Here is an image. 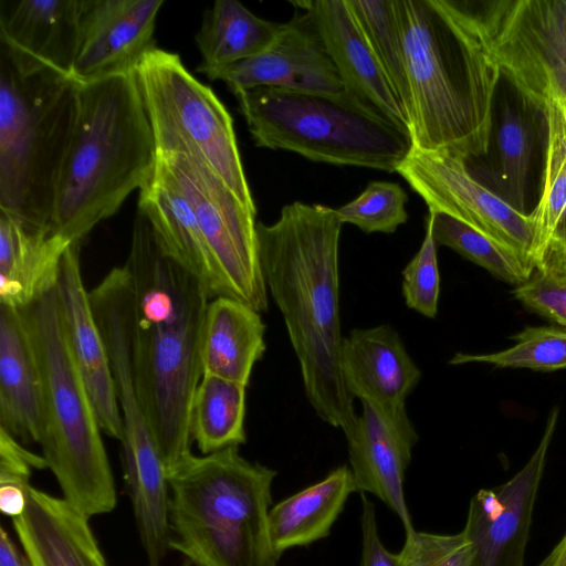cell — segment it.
Masks as SVG:
<instances>
[{
    "mask_svg": "<svg viewBox=\"0 0 566 566\" xmlns=\"http://www.w3.org/2000/svg\"><path fill=\"white\" fill-rule=\"evenodd\" d=\"M124 265L134 296L135 384L168 474L191 452V406L202 377L201 331L211 296L199 279L161 250L139 212Z\"/></svg>",
    "mask_w": 566,
    "mask_h": 566,
    "instance_id": "1",
    "label": "cell"
},
{
    "mask_svg": "<svg viewBox=\"0 0 566 566\" xmlns=\"http://www.w3.org/2000/svg\"><path fill=\"white\" fill-rule=\"evenodd\" d=\"M336 209L294 201L272 224L256 222L268 292L281 311L298 358L305 395L317 416L345 437L358 416L340 368Z\"/></svg>",
    "mask_w": 566,
    "mask_h": 566,
    "instance_id": "2",
    "label": "cell"
},
{
    "mask_svg": "<svg viewBox=\"0 0 566 566\" xmlns=\"http://www.w3.org/2000/svg\"><path fill=\"white\" fill-rule=\"evenodd\" d=\"M406 52L413 147L468 163L485 155L501 72L473 3L394 0Z\"/></svg>",
    "mask_w": 566,
    "mask_h": 566,
    "instance_id": "3",
    "label": "cell"
},
{
    "mask_svg": "<svg viewBox=\"0 0 566 566\" xmlns=\"http://www.w3.org/2000/svg\"><path fill=\"white\" fill-rule=\"evenodd\" d=\"M156 164L135 73L78 84L77 117L57 178L51 233L82 242L146 185Z\"/></svg>",
    "mask_w": 566,
    "mask_h": 566,
    "instance_id": "4",
    "label": "cell"
},
{
    "mask_svg": "<svg viewBox=\"0 0 566 566\" xmlns=\"http://www.w3.org/2000/svg\"><path fill=\"white\" fill-rule=\"evenodd\" d=\"M276 473L238 447L190 452L167 474L169 548L197 566H277L269 527Z\"/></svg>",
    "mask_w": 566,
    "mask_h": 566,
    "instance_id": "5",
    "label": "cell"
},
{
    "mask_svg": "<svg viewBox=\"0 0 566 566\" xmlns=\"http://www.w3.org/2000/svg\"><path fill=\"white\" fill-rule=\"evenodd\" d=\"M78 83L0 42V211L50 231Z\"/></svg>",
    "mask_w": 566,
    "mask_h": 566,
    "instance_id": "6",
    "label": "cell"
},
{
    "mask_svg": "<svg viewBox=\"0 0 566 566\" xmlns=\"http://www.w3.org/2000/svg\"><path fill=\"white\" fill-rule=\"evenodd\" d=\"M42 377L39 444L66 500L87 517L116 506L97 415L66 342L56 284L23 308Z\"/></svg>",
    "mask_w": 566,
    "mask_h": 566,
    "instance_id": "7",
    "label": "cell"
},
{
    "mask_svg": "<svg viewBox=\"0 0 566 566\" xmlns=\"http://www.w3.org/2000/svg\"><path fill=\"white\" fill-rule=\"evenodd\" d=\"M234 95L258 147L386 172H397L413 147L408 130L347 92L260 86Z\"/></svg>",
    "mask_w": 566,
    "mask_h": 566,
    "instance_id": "8",
    "label": "cell"
},
{
    "mask_svg": "<svg viewBox=\"0 0 566 566\" xmlns=\"http://www.w3.org/2000/svg\"><path fill=\"white\" fill-rule=\"evenodd\" d=\"M135 76L157 155L199 157L256 213L233 119L214 92L186 69L177 53L157 46L143 57Z\"/></svg>",
    "mask_w": 566,
    "mask_h": 566,
    "instance_id": "9",
    "label": "cell"
},
{
    "mask_svg": "<svg viewBox=\"0 0 566 566\" xmlns=\"http://www.w3.org/2000/svg\"><path fill=\"white\" fill-rule=\"evenodd\" d=\"M475 8L501 75L530 108L566 104V0H493Z\"/></svg>",
    "mask_w": 566,
    "mask_h": 566,
    "instance_id": "10",
    "label": "cell"
},
{
    "mask_svg": "<svg viewBox=\"0 0 566 566\" xmlns=\"http://www.w3.org/2000/svg\"><path fill=\"white\" fill-rule=\"evenodd\" d=\"M157 156L167 164L187 198L229 297L265 312L269 292L259 258L256 213L199 157Z\"/></svg>",
    "mask_w": 566,
    "mask_h": 566,
    "instance_id": "11",
    "label": "cell"
},
{
    "mask_svg": "<svg viewBox=\"0 0 566 566\" xmlns=\"http://www.w3.org/2000/svg\"><path fill=\"white\" fill-rule=\"evenodd\" d=\"M397 172L428 206L490 237L511 251L532 275L533 228L528 213L510 206L479 182L467 161L412 147Z\"/></svg>",
    "mask_w": 566,
    "mask_h": 566,
    "instance_id": "12",
    "label": "cell"
},
{
    "mask_svg": "<svg viewBox=\"0 0 566 566\" xmlns=\"http://www.w3.org/2000/svg\"><path fill=\"white\" fill-rule=\"evenodd\" d=\"M557 420L555 407L526 464L505 483L481 489L471 497L463 532L474 549L473 566H524L535 501Z\"/></svg>",
    "mask_w": 566,
    "mask_h": 566,
    "instance_id": "13",
    "label": "cell"
},
{
    "mask_svg": "<svg viewBox=\"0 0 566 566\" xmlns=\"http://www.w3.org/2000/svg\"><path fill=\"white\" fill-rule=\"evenodd\" d=\"M340 368L345 385L394 432L413 442L418 434L408 418L406 399L421 371L389 325L353 329L343 338Z\"/></svg>",
    "mask_w": 566,
    "mask_h": 566,
    "instance_id": "14",
    "label": "cell"
},
{
    "mask_svg": "<svg viewBox=\"0 0 566 566\" xmlns=\"http://www.w3.org/2000/svg\"><path fill=\"white\" fill-rule=\"evenodd\" d=\"M222 81L233 94L260 86L343 94L344 83L308 11L281 23L274 42L262 53L207 76Z\"/></svg>",
    "mask_w": 566,
    "mask_h": 566,
    "instance_id": "15",
    "label": "cell"
},
{
    "mask_svg": "<svg viewBox=\"0 0 566 566\" xmlns=\"http://www.w3.org/2000/svg\"><path fill=\"white\" fill-rule=\"evenodd\" d=\"M164 0H83L81 36L71 77L77 82L135 73L155 48Z\"/></svg>",
    "mask_w": 566,
    "mask_h": 566,
    "instance_id": "16",
    "label": "cell"
},
{
    "mask_svg": "<svg viewBox=\"0 0 566 566\" xmlns=\"http://www.w3.org/2000/svg\"><path fill=\"white\" fill-rule=\"evenodd\" d=\"M81 242L66 249L56 287L64 334L86 385L103 432L122 442L124 426L117 402L109 356L97 325L80 262Z\"/></svg>",
    "mask_w": 566,
    "mask_h": 566,
    "instance_id": "17",
    "label": "cell"
},
{
    "mask_svg": "<svg viewBox=\"0 0 566 566\" xmlns=\"http://www.w3.org/2000/svg\"><path fill=\"white\" fill-rule=\"evenodd\" d=\"M308 11L347 93L409 130L401 111L347 0L294 2Z\"/></svg>",
    "mask_w": 566,
    "mask_h": 566,
    "instance_id": "18",
    "label": "cell"
},
{
    "mask_svg": "<svg viewBox=\"0 0 566 566\" xmlns=\"http://www.w3.org/2000/svg\"><path fill=\"white\" fill-rule=\"evenodd\" d=\"M161 250L199 279L212 298L229 297L195 213L167 164L157 156L153 176L139 190L138 211Z\"/></svg>",
    "mask_w": 566,
    "mask_h": 566,
    "instance_id": "19",
    "label": "cell"
},
{
    "mask_svg": "<svg viewBox=\"0 0 566 566\" xmlns=\"http://www.w3.org/2000/svg\"><path fill=\"white\" fill-rule=\"evenodd\" d=\"M88 518L63 497L29 485L25 509L12 524L32 566H107Z\"/></svg>",
    "mask_w": 566,
    "mask_h": 566,
    "instance_id": "20",
    "label": "cell"
},
{
    "mask_svg": "<svg viewBox=\"0 0 566 566\" xmlns=\"http://www.w3.org/2000/svg\"><path fill=\"white\" fill-rule=\"evenodd\" d=\"M83 0H0V42L71 76Z\"/></svg>",
    "mask_w": 566,
    "mask_h": 566,
    "instance_id": "21",
    "label": "cell"
},
{
    "mask_svg": "<svg viewBox=\"0 0 566 566\" xmlns=\"http://www.w3.org/2000/svg\"><path fill=\"white\" fill-rule=\"evenodd\" d=\"M42 377L19 308L0 304V428L21 443L39 442Z\"/></svg>",
    "mask_w": 566,
    "mask_h": 566,
    "instance_id": "22",
    "label": "cell"
},
{
    "mask_svg": "<svg viewBox=\"0 0 566 566\" xmlns=\"http://www.w3.org/2000/svg\"><path fill=\"white\" fill-rule=\"evenodd\" d=\"M346 440L356 491L384 502L400 518L405 533L415 530L403 489L415 443L390 430L365 403Z\"/></svg>",
    "mask_w": 566,
    "mask_h": 566,
    "instance_id": "23",
    "label": "cell"
},
{
    "mask_svg": "<svg viewBox=\"0 0 566 566\" xmlns=\"http://www.w3.org/2000/svg\"><path fill=\"white\" fill-rule=\"evenodd\" d=\"M71 243L0 211V304L23 308L54 286Z\"/></svg>",
    "mask_w": 566,
    "mask_h": 566,
    "instance_id": "24",
    "label": "cell"
},
{
    "mask_svg": "<svg viewBox=\"0 0 566 566\" xmlns=\"http://www.w3.org/2000/svg\"><path fill=\"white\" fill-rule=\"evenodd\" d=\"M265 324L258 311L232 297L208 303L200 344L202 375L248 387L252 369L265 352Z\"/></svg>",
    "mask_w": 566,
    "mask_h": 566,
    "instance_id": "25",
    "label": "cell"
},
{
    "mask_svg": "<svg viewBox=\"0 0 566 566\" xmlns=\"http://www.w3.org/2000/svg\"><path fill=\"white\" fill-rule=\"evenodd\" d=\"M353 492L356 486L352 471L342 465L322 481L273 505L269 527L276 555L325 538Z\"/></svg>",
    "mask_w": 566,
    "mask_h": 566,
    "instance_id": "26",
    "label": "cell"
},
{
    "mask_svg": "<svg viewBox=\"0 0 566 566\" xmlns=\"http://www.w3.org/2000/svg\"><path fill=\"white\" fill-rule=\"evenodd\" d=\"M281 24L261 19L235 0H217L202 15L195 35L206 76L258 55L275 40Z\"/></svg>",
    "mask_w": 566,
    "mask_h": 566,
    "instance_id": "27",
    "label": "cell"
},
{
    "mask_svg": "<svg viewBox=\"0 0 566 566\" xmlns=\"http://www.w3.org/2000/svg\"><path fill=\"white\" fill-rule=\"evenodd\" d=\"M245 389L242 384L202 375L190 416L191 439L202 454L245 442Z\"/></svg>",
    "mask_w": 566,
    "mask_h": 566,
    "instance_id": "28",
    "label": "cell"
},
{
    "mask_svg": "<svg viewBox=\"0 0 566 566\" xmlns=\"http://www.w3.org/2000/svg\"><path fill=\"white\" fill-rule=\"evenodd\" d=\"M410 130L412 114L406 52L394 0H347Z\"/></svg>",
    "mask_w": 566,
    "mask_h": 566,
    "instance_id": "29",
    "label": "cell"
},
{
    "mask_svg": "<svg viewBox=\"0 0 566 566\" xmlns=\"http://www.w3.org/2000/svg\"><path fill=\"white\" fill-rule=\"evenodd\" d=\"M426 226L437 245L448 247L494 276L513 285L531 277L521 261L506 248L482 232L442 212H429Z\"/></svg>",
    "mask_w": 566,
    "mask_h": 566,
    "instance_id": "30",
    "label": "cell"
},
{
    "mask_svg": "<svg viewBox=\"0 0 566 566\" xmlns=\"http://www.w3.org/2000/svg\"><path fill=\"white\" fill-rule=\"evenodd\" d=\"M496 144L501 198L525 213L534 149L533 123L530 116L505 104L500 115Z\"/></svg>",
    "mask_w": 566,
    "mask_h": 566,
    "instance_id": "31",
    "label": "cell"
},
{
    "mask_svg": "<svg viewBox=\"0 0 566 566\" xmlns=\"http://www.w3.org/2000/svg\"><path fill=\"white\" fill-rule=\"evenodd\" d=\"M516 344L492 354L457 353L451 365L483 363L496 367L555 370L566 368V331L555 327H526L513 336Z\"/></svg>",
    "mask_w": 566,
    "mask_h": 566,
    "instance_id": "32",
    "label": "cell"
},
{
    "mask_svg": "<svg viewBox=\"0 0 566 566\" xmlns=\"http://www.w3.org/2000/svg\"><path fill=\"white\" fill-rule=\"evenodd\" d=\"M403 189L389 181L369 182L353 201L336 209L342 223H352L366 233H394L408 220Z\"/></svg>",
    "mask_w": 566,
    "mask_h": 566,
    "instance_id": "33",
    "label": "cell"
},
{
    "mask_svg": "<svg viewBox=\"0 0 566 566\" xmlns=\"http://www.w3.org/2000/svg\"><path fill=\"white\" fill-rule=\"evenodd\" d=\"M545 126L544 156L566 177V105L551 104L542 112ZM535 271L566 284V203L549 241L535 263Z\"/></svg>",
    "mask_w": 566,
    "mask_h": 566,
    "instance_id": "34",
    "label": "cell"
},
{
    "mask_svg": "<svg viewBox=\"0 0 566 566\" xmlns=\"http://www.w3.org/2000/svg\"><path fill=\"white\" fill-rule=\"evenodd\" d=\"M398 554L402 566H473L474 549L464 532L452 535L419 532L405 533Z\"/></svg>",
    "mask_w": 566,
    "mask_h": 566,
    "instance_id": "35",
    "label": "cell"
},
{
    "mask_svg": "<svg viewBox=\"0 0 566 566\" xmlns=\"http://www.w3.org/2000/svg\"><path fill=\"white\" fill-rule=\"evenodd\" d=\"M437 247L430 228L426 226L419 251L402 271V294L406 304L429 318L437 315L440 293Z\"/></svg>",
    "mask_w": 566,
    "mask_h": 566,
    "instance_id": "36",
    "label": "cell"
},
{
    "mask_svg": "<svg viewBox=\"0 0 566 566\" xmlns=\"http://www.w3.org/2000/svg\"><path fill=\"white\" fill-rule=\"evenodd\" d=\"M43 457L32 453L15 438L0 428V484L27 489L32 469H44Z\"/></svg>",
    "mask_w": 566,
    "mask_h": 566,
    "instance_id": "37",
    "label": "cell"
},
{
    "mask_svg": "<svg viewBox=\"0 0 566 566\" xmlns=\"http://www.w3.org/2000/svg\"><path fill=\"white\" fill-rule=\"evenodd\" d=\"M564 285L537 271L516 286L514 296L536 313L560 324Z\"/></svg>",
    "mask_w": 566,
    "mask_h": 566,
    "instance_id": "38",
    "label": "cell"
},
{
    "mask_svg": "<svg viewBox=\"0 0 566 566\" xmlns=\"http://www.w3.org/2000/svg\"><path fill=\"white\" fill-rule=\"evenodd\" d=\"M360 530V566H402L398 554L384 546L378 532L375 504L365 493H361Z\"/></svg>",
    "mask_w": 566,
    "mask_h": 566,
    "instance_id": "39",
    "label": "cell"
},
{
    "mask_svg": "<svg viewBox=\"0 0 566 566\" xmlns=\"http://www.w3.org/2000/svg\"><path fill=\"white\" fill-rule=\"evenodd\" d=\"M27 489L0 484V510L4 515L13 518L23 513L27 505Z\"/></svg>",
    "mask_w": 566,
    "mask_h": 566,
    "instance_id": "40",
    "label": "cell"
},
{
    "mask_svg": "<svg viewBox=\"0 0 566 566\" xmlns=\"http://www.w3.org/2000/svg\"><path fill=\"white\" fill-rule=\"evenodd\" d=\"M0 566H32L3 527L0 530Z\"/></svg>",
    "mask_w": 566,
    "mask_h": 566,
    "instance_id": "41",
    "label": "cell"
},
{
    "mask_svg": "<svg viewBox=\"0 0 566 566\" xmlns=\"http://www.w3.org/2000/svg\"><path fill=\"white\" fill-rule=\"evenodd\" d=\"M537 566H566V533Z\"/></svg>",
    "mask_w": 566,
    "mask_h": 566,
    "instance_id": "42",
    "label": "cell"
},
{
    "mask_svg": "<svg viewBox=\"0 0 566 566\" xmlns=\"http://www.w3.org/2000/svg\"><path fill=\"white\" fill-rule=\"evenodd\" d=\"M566 327V284L563 287V301H562V318L560 324Z\"/></svg>",
    "mask_w": 566,
    "mask_h": 566,
    "instance_id": "43",
    "label": "cell"
}]
</instances>
